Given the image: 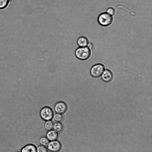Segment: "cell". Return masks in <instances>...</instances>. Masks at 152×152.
<instances>
[{"instance_id": "19", "label": "cell", "mask_w": 152, "mask_h": 152, "mask_svg": "<svg viewBox=\"0 0 152 152\" xmlns=\"http://www.w3.org/2000/svg\"><path fill=\"white\" fill-rule=\"evenodd\" d=\"M19 152V151H17V152Z\"/></svg>"}, {"instance_id": "16", "label": "cell", "mask_w": 152, "mask_h": 152, "mask_svg": "<svg viewBox=\"0 0 152 152\" xmlns=\"http://www.w3.org/2000/svg\"><path fill=\"white\" fill-rule=\"evenodd\" d=\"M48 150L46 147L41 145L37 148V152H48Z\"/></svg>"}, {"instance_id": "14", "label": "cell", "mask_w": 152, "mask_h": 152, "mask_svg": "<svg viewBox=\"0 0 152 152\" xmlns=\"http://www.w3.org/2000/svg\"><path fill=\"white\" fill-rule=\"evenodd\" d=\"M39 142L41 145L46 147L48 145L50 141L46 137L43 136L40 138Z\"/></svg>"}, {"instance_id": "15", "label": "cell", "mask_w": 152, "mask_h": 152, "mask_svg": "<svg viewBox=\"0 0 152 152\" xmlns=\"http://www.w3.org/2000/svg\"><path fill=\"white\" fill-rule=\"evenodd\" d=\"M11 0H0V9H4L8 5Z\"/></svg>"}, {"instance_id": "5", "label": "cell", "mask_w": 152, "mask_h": 152, "mask_svg": "<svg viewBox=\"0 0 152 152\" xmlns=\"http://www.w3.org/2000/svg\"><path fill=\"white\" fill-rule=\"evenodd\" d=\"M47 147L50 152H59L62 148V145L59 141L56 140L50 142Z\"/></svg>"}, {"instance_id": "6", "label": "cell", "mask_w": 152, "mask_h": 152, "mask_svg": "<svg viewBox=\"0 0 152 152\" xmlns=\"http://www.w3.org/2000/svg\"><path fill=\"white\" fill-rule=\"evenodd\" d=\"M66 104L63 101H59L56 104L54 110L56 113L62 114L64 113L67 110Z\"/></svg>"}, {"instance_id": "11", "label": "cell", "mask_w": 152, "mask_h": 152, "mask_svg": "<svg viewBox=\"0 0 152 152\" xmlns=\"http://www.w3.org/2000/svg\"><path fill=\"white\" fill-rule=\"evenodd\" d=\"M53 129L58 133H61L63 130L64 126L61 122H56L54 124Z\"/></svg>"}, {"instance_id": "7", "label": "cell", "mask_w": 152, "mask_h": 152, "mask_svg": "<svg viewBox=\"0 0 152 152\" xmlns=\"http://www.w3.org/2000/svg\"><path fill=\"white\" fill-rule=\"evenodd\" d=\"M101 78L103 81L108 83L110 82L113 78L112 72L109 70L106 69L104 71L101 75Z\"/></svg>"}, {"instance_id": "18", "label": "cell", "mask_w": 152, "mask_h": 152, "mask_svg": "<svg viewBox=\"0 0 152 152\" xmlns=\"http://www.w3.org/2000/svg\"><path fill=\"white\" fill-rule=\"evenodd\" d=\"M87 46L88 48L90 50H92L94 48V45L91 43H88Z\"/></svg>"}, {"instance_id": "8", "label": "cell", "mask_w": 152, "mask_h": 152, "mask_svg": "<svg viewBox=\"0 0 152 152\" xmlns=\"http://www.w3.org/2000/svg\"><path fill=\"white\" fill-rule=\"evenodd\" d=\"M58 136V133L53 129L48 131L46 134V137L50 141L57 140Z\"/></svg>"}, {"instance_id": "13", "label": "cell", "mask_w": 152, "mask_h": 152, "mask_svg": "<svg viewBox=\"0 0 152 152\" xmlns=\"http://www.w3.org/2000/svg\"><path fill=\"white\" fill-rule=\"evenodd\" d=\"M53 118L56 122H61L63 121L64 117L62 114L56 113L54 114Z\"/></svg>"}, {"instance_id": "10", "label": "cell", "mask_w": 152, "mask_h": 152, "mask_svg": "<svg viewBox=\"0 0 152 152\" xmlns=\"http://www.w3.org/2000/svg\"><path fill=\"white\" fill-rule=\"evenodd\" d=\"M77 43L80 47H86L88 44V39L84 36L80 37L77 39Z\"/></svg>"}, {"instance_id": "4", "label": "cell", "mask_w": 152, "mask_h": 152, "mask_svg": "<svg viewBox=\"0 0 152 152\" xmlns=\"http://www.w3.org/2000/svg\"><path fill=\"white\" fill-rule=\"evenodd\" d=\"M104 66L102 64H96L91 68L90 73L91 76L94 77H99L102 75L104 70Z\"/></svg>"}, {"instance_id": "9", "label": "cell", "mask_w": 152, "mask_h": 152, "mask_svg": "<svg viewBox=\"0 0 152 152\" xmlns=\"http://www.w3.org/2000/svg\"><path fill=\"white\" fill-rule=\"evenodd\" d=\"M21 152H37V147L33 144H29L24 147Z\"/></svg>"}, {"instance_id": "17", "label": "cell", "mask_w": 152, "mask_h": 152, "mask_svg": "<svg viewBox=\"0 0 152 152\" xmlns=\"http://www.w3.org/2000/svg\"><path fill=\"white\" fill-rule=\"evenodd\" d=\"M106 11L111 16L115 14V9L113 7H110L108 8Z\"/></svg>"}, {"instance_id": "3", "label": "cell", "mask_w": 152, "mask_h": 152, "mask_svg": "<svg viewBox=\"0 0 152 152\" xmlns=\"http://www.w3.org/2000/svg\"><path fill=\"white\" fill-rule=\"evenodd\" d=\"M54 115L53 111L50 107L46 106L43 107L40 112V115L41 118L46 121L51 120Z\"/></svg>"}, {"instance_id": "1", "label": "cell", "mask_w": 152, "mask_h": 152, "mask_svg": "<svg viewBox=\"0 0 152 152\" xmlns=\"http://www.w3.org/2000/svg\"><path fill=\"white\" fill-rule=\"evenodd\" d=\"M75 55L78 59L85 60L88 59L91 55V51L88 47H80L75 51Z\"/></svg>"}, {"instance_id": "2", "label": "cell", "mask_w": 152, "mask_h": 152, "mask_svg": "<svg viewBox=\"0 0 152 152\" xmlns=\"http://www.w3.org/2000/svg\"><path fill=\"white\" fill-rule=\"evenodd\" d=\"M113 21L112 16L107 12L100 14L98 17V21L101 26H107L111 24Z\"/></svg>"}, {"instance_id": "12", "label": "cell", "mask_w": 152, "mask_h": 152, "mask_svg": "<svg viewBox=\"0 0 152 152\" xmlns=\"http://www.w3.org/2000/svg\"><path fill=\"white\" fill-rule=\"evenodd\" d=\"M54 123L51 120L46 121L44 124V128L45 129L48 131H50L53 128Z\"/></svg>"}]
</instances>
